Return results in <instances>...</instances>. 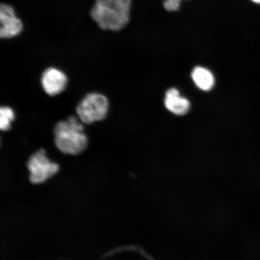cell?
Listing matches in <instances>:
<instances>
[{
    "label": "cell",
    "instance_id": "obj_1",
    "mask_svg": "<svg viewBox=\"0 0 260 260\" xmlns=\"http://www.w3.org/2000/svg\"><path fill=\"white\" fill-rule=\"evenodd\" d=\"M132 0H95L90 16L100 28L118 31L130 18Z\"/></svg>",
    "mask_w": 260,
    "mask_h": 260
},
{
    "label": "cell",
    "instance_id": "obj_2",
    "mask_svg": "<svg viewBox=\"0 0 260 260\" xmlns=\"http://www.w3.org/2000/svg\"><path fill=\"white\" fill-rule=\"evenodd\" d=\"M76 116L67 121L58 122L54 128V143L62 153L79 155L85 150L87 138L83 132L84 126Z\"/></svg>",
    "mask_w": 260,
    "mask_h": 260
},
{
    "label": "cell",
    "instance_id": "obj_3",
    "mask_svg": "<svg viewBox=\"0 0 260 260\" xmlns=\"http://www.w3.org/2000/svg\"><path fill=\"white\" fill-rule=\"evenodd\" d=\"M109 109L107 98L99 93H90L81 101L76 112L81 122L91 124L106 118Z\"/></svg>",
    "mask_w": 260,
    "mask_h": 260
},
{
    "label": "cell",
    "instance_id": "obj_4",
    "mask_svg": "<svg viewBox=\"0 0 260 260\" xmlns=\"http://www.w3.org/2000/svg\"><path fill=\"white\" fill-rule=\"evenodd\" d=\"M27 168L30 172V180L34 184L43 183L59 170V166L52 162L46 156L44 149L32 154L27 161Z\"/></svg>",
    "mask_w": 260,
    "mask_h": 260
},
{
    "label": "cell",
    "instance_id": "obj_5",
    "mask_svg": "<svg viewBox=\"0 0 260 260\" xmlns=\"http://www.w3.org/2000/svg\"><path fill=\"white\" fill-rule=\"evenodd\" d=\"M0 37L11 39L17 37L23 30V24L16 15L15 9L7 4L0 6Z\"/></svg>",
    "mask_w": 260,
    "mask_h": 260
},
{
    "label": "cell",
    "instance_id": "obj_6",
    "mask_svg": "<svg viewBox=\"0 0 260 260\" xmlns=\"http://www.w3.org/2000/svg\"><path fill=\"white\" fill-rule=\"evenodd\" d=\"M68 77L62 71L56 68H48L41 76L42 86L50 96H56L66 89Z\"/></svg>",
    "mask_w": 260,
    "mask_h": 260
},
{
    "label": "cell",
    "instance_id": "obj_7",
    "mask_svg": "<svg viewBox=\"0 0 260 260\" xmlns=\"http://www.w3.org/2000/svg\"><path fill=\"white\" fill-rule=\"evenodd\" d=\"M165 105L170 112L178 115H185L189 110L190 106L188 100L181 97L178 90L175 88L167 91Z\"/></svg>",
    "mask_w": 260,
    "mask_h": 260
},
{
    "label": "cell",
    "instance_id": "obj_8",
    "mask_svg": "<svg viewBox=\"0 0 260 260\" xmlns=\"http://www.w3.org/2000/svg\"><path fill=\"white\" fill-rule=\"evenodd\" d=\"M191 77L197 86L205 91L212 89L215 82L213 74L203 67L194 68L191 73Z\"/></svg>",
    "mask_w": 260,
    "mask_h": 260
},
{
    "label": "cell",
    "instance_id": "obj_9",
    "mask_svg": "<svg viewBox=\"0 0 260 260\" xmlns=\"http://www.w3.org/2000/svg\"><path fill=\"white\" fill-rule=\"evenodd\" d=\"M15 113L11 107H2L0 109V128L2 131H8L15 119Z\"/></svg>",
    "mask_w": 260,
    "mask_h": 260
},
{
    "label": "cell",
    "instance_id": "obj_10",
    "mask_svg": "<svg viewBox=\"0 0 260 260\" xmlns=\"http://www.w3.org/2000/svg\"><path fill=\"white\" fill-rule=\"evenodd\" d=\"M181 0H166L164 7L168 11H177L180 8Z\"/></svg>",
    "mask_w": 260,
    "mask_h": 260
},
{
    "label": "cell",
    "instance_id": "obj_11",
    "mask_svg": "<svg viewBox=\"0 0 260 260\" xmlns=\"http://www.w3.org/2000/svg\"><path fill=\"white\" fill-rule=\"evenodd\" d=\"M251 1L255 3H257V4H260V0H251Z\"/></svg>",
    "mask_w": 260,
    "mask_h": 260
}]
</instances>
